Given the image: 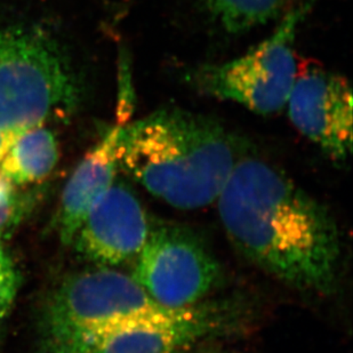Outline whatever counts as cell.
Returning <instances> with one entry per match:
<instances>
[{
    "instance_id": "cell-1",
    "label": "cell",
    "mask_w": 353,
    "mask_h": 353,
    "mask_svg": "<svg viewBox=\"0 0 353 353\" xmlns=\"http://www.w3.org/2000/svg\"><path fill=\"white\" fill-rule=\"evenodd\" d=\"M217 210L228 238L287 286L328 294L340 270L341 238L330 210L260 158H238Z\"/></svg>"
},
{
    "instance_id": "cell-14",
    "label": "cell",
    "mask_w": 353,
    "mask_h": 353,
    "mask_svg": "<svg viewBox=\"0 0 353 353\" xmlns=\"http://www.w3.org/2000/svg\"><path fill=\"white\" fill-rule=\"evenodd\" d=\"M20 278L13 261L0 243V328L10 316L19 292Z\"/></svg>"
},
{
    "instance_id": "cell-4",
    "label": "cell",
    "mask_w": 353,
    "mask_h": 353,
    "mask_svg": "<svg viewBox=\"0 0 353 353\" xmlns=\"http://www.w3.org/2000/svg\"><path fill=\"white\" fill-rule=\"evenodd\" d=\"M314 1L287 12L274 34L248 53L224 63L198 67L189 72L188 81L207 95L232 101L259 114L281 110L297 77V28Z\"/></svg>"
},
{
    "instance_id": "cell-10",
    "label": "cell",
    "mask_w": 353,
    "mask_h": 353,
    "mask_svg": "<svg viewBox=\"0 0 353 353\" xmlns=\"http://www.w3.org/2000/svg\"><path fill=\"white\" fill-rule=\"evenodd\" d=\"M119 127L111 128L85 156L64 188L59 212V234L64 245L72 243L90 208L116 182Z\"/></svg>"
},
{
    "instance_id": "cell-8",
    "label": "cell",
    "mask_w": 353,
    "mask_h": 353,
    "mask_svg": "<svg viewBox=\"0 0 353 353\" xmlns=\"http://www.w3.org/2000/svg\"><path fill=\"white\" fill-rule=\"evenodd\" d=\"M290 119L326 156L343 163L352 152V94L347 80L319 68L297 74L287 102Z\"/></svg>"
},
{
    "instance_id": "cell-12",
    "label": "cell",
    "mask_w": 353,
    "mask_h": 353,
    "mask_svg": "<svg viewBox=\"0 0 353 353\" xmlns=\"http://www.w3.org/2000/svg\"><path fill=\"white\" fill-rule=\"evenodd\" d=\"M292 0H206L207 6L228 31L239 34L267 23Z\"/></svg>"
},
{
    "instance_id": "cell-13",
    "label": "cell",
    "mask_w": 353,
    "mask_h": 353,
    "mask_svg": "<svg viewBox=\"0 0 353 353\" xmlns=\"http://www.w3.org/2000/svg\"><path fill=\"white\" fill-rule=\"evenodd\" d=\"M34 194L19 190L0 176V234L17 227L34 208Z\"/></svg>"
},
{
    "instance_id": "cell-3",
    "label": "cell",
    "mask_w": 353,
    "mask_h": 353,
    "mask_svg": "<svg viewBox=\"0 0 353 353\" xmlns=\"http://www.w3.org/2000/svg\"><path fill=\"white\" fill-rule=\"evenodd\" d=\"M79 93L67 55L50 34L0 29V133L21 135L71 114Z\"/></svg>"
},
{
    "instance_id": "cell-11",
    "label": "cell",
    "mask_w": 353,
    "mask_h": 353,
    "mask_svg": "<svg viewBox=\"0 0 353 353\" xmlns=\"http://www.w3.org/2000/svg\"><path fill=\"white\" fill-rule=\"evenodd\" d=\"M59 160L57 139L52 130L37 126L24 132L0 161V176L21 187L50 175Z\"/></svg>"
},
{
    "instance_id": "cell-5",
    "label": "cell",
    "mask_w": 353,
    "mask_h": 353,
    "mask_svg": "<svg viewBox=\"0 0 353 353\" xmlns=\"http://www.w3.org/2000/svg\"><path fill=\"white\" fill-rule=\"evenodd\" d=\"M234 321L232 307L199 303L95 327L43 347L45 353H183Z\"/></svg>"
},
{
    "instance_id": "cell-6",
    "label": "cell",
    "mask_w": 353,
    "mask_h": 353,
    "mask_svg": "<svg viewBox=\"0 0 353 353\" xmlns=\"http://www.w3.org/2000/svg\"><path fill=\"white\" fill-rule=\"evenodd\" d=\"M167 310L132 276L109 268L80 272L64 280L47 301L43 312V343Z\"/></svg>"
},
{
    "instance_id": "cell-9",
    "label": "cell",
    "mask_w": 353,
    "mask_h": 353,
    "mask_svg": "<svg viewBox=\"0 0 353 353\" xmlns=\"http://www.w3.org/2000/svg\"><path fill=\"white\" fill-rule=\"evenodd\" d=\"M152 221L130 188L114 182L85 217L72 243L78 253L101 267H117L137 259Z\"/></svg>"
},
{
    "instance_id": "cell-7",
    "label": "cell",
    "mask_w": 353,
    "mask_h": 353,
    "mask_svg": "<svg viewBox=\"0 0 353 353\" xmlns=\"http://www.w3.org/2000/svg\"><path fill=\"white\" fill-rule=\"evenodd\" d=\"M133 279L157 303L185 309L200 303L220 280V264L190 228L157 222L137 255Z\"/></svg>"
},
{
    "instance_id": "cell-2",
    "label": "cell",
    "mask_w": 353,
    "mask_h": 353,
    "mask_svg": "<svg viewBox=\"0 0 353 353\" xmlns=\"http://www.w3.org/2000/svg\"><path fill=\"white\" fill-rule=\"evenodd\" d=\"M117 157L149 194L185 210L216 203L238 160L220 123L180 108L120 125Z\"/></svg>"
}]
</instances>
